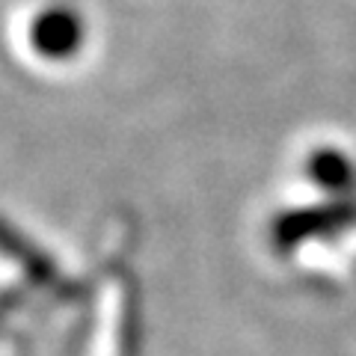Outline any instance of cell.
<instances>
[{
  "instance_id": "1",
  "label": "cell",
  "mask_w": 356,
  "mask_h": 356,
  "mask_svg": "<svg viewBox=\"0 0 356 356\" xmlns=\"http://www.w3.org/2000/svg\"><path fill=\"white\" fill-rule=\"evenodd\" d=\"M0 252H6L9 259H15V264L24 267L33 282L54 285V280H57V270H54L51 259H44V255L36 247H30L24 238H18V235H13V232H6L3 226H0Z\"/></svg>"
}]
</instances>
